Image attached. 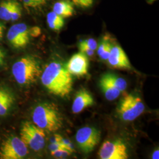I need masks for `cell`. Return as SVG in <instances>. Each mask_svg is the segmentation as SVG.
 Masks as SVG:
<instances>
[{
	"mask_svg": "<svg viewBox=\"0 0 159 159\" xmlns=\"http://www.w3.org/2000/svg\"><path fill=\"white\" fill-rule=\"evenodd\" d=\"M41 81L52 94L60 97L68 96L73 89V78L61 63L52 61L46 66Z\"/></svg>",
	"mask_w": 159,
	"mask_h": 159,
	"instance_id": "cell-1",
	"label": "cell"
},
{
	"mask_svg": "<svg viewBox=\"0 0 159 159\" xmlns=\"http://www.w3.org/2000/svg\"><path fill=\"white\" fill-rule=\"evenodd\" d=\"M33 123L47 132H56L63 126V119L57 106L43 102L37 105L33 111Z\"/></svg>",
	"mask_w": 159,
	"mask_h": 159,
	"instance_id": "cell-2",
	"label": "cell"
},
{
	"mask_svg": "<svg viewBox=\"0 0 159 159\" xmlns=\"http://www.w3.org/2000/svg\"><path fill=\"white\" fill-rule=\"evenodd\" d=\"M12 74L17 83L21 85L34 83L42 74L40 64L33 56L22 57L13 64Z\"/></svg>",
	"mask_w": 159,
	"mask_h": 159,
	"instance_id": "cell-3",
	"label": "cell"
},
{
	"mask_svg": "<svg viewBox=\"0 0 159 159\" xmlns=\"http://www.w3.org/2000/svg\"><path fill=\"white\" fill-rule=\"evenodd\" d=\"M20 139L27 147L39 152L45 146V131L30 121H25L20 129Z\"/></svg>",
	"mask_w": 159,
	"mask_h": 159,
	"instance_id": "cell-4",
	"label": "cell"
},
{
	"mask_svg": "<svg viewBox=\"0 0 159 159\" xmlns=\"http://www.w3.org/2000/svg\"><path fill=\"white\" fill-rule=\"evenodd\" d=\"M144 110V105L139 97L127 94L120 101L117 111L121 119L131 121L139 117Z\"/></svg>",
	"mask_w": 159,
	"mask_h": 159,
	"instance_id": "cell-5",
	"label": "cell"
},
{
	"mask_svg": "<svg viewBox=\"0 0 159 159\" xmlns=\"http://www.w3.org/2000/svg\"><path fill=\"white\" fill-rule=\"evenodd\" d=\"M28 147L20 137H9L0 146V157L2 159H21L29 153Z\"/></svg>",
	"mask_w": 159,
	"mask_h": 159,
	"instance_id": "cell-6",
	"label": "cell"
},
{
	"mask_svg": "<svg viewBox=\"0 0 159 159\" xmlns=\"http://www.w3.org/2000/svg\"><path fill=\"white\" fill-rule=\"evenodd\" d=\"M100 131L93 127L80 129L75 134V140L80 148L86 154L91 152L100 140Z\"/></svg>",
	"mask_w": 159,
	"mask_h": 159,
	"instance_id": "cell-7",
	"label": "cell"
},
{
	"mask_svg": "<svg viewBox=\"0 0 159 159\" xmlns=\"http://www.w3.org/2000/svg\"><path fill=\"white\" fill-rule=\"evenodd\" d=\"M98 154L101 159H127L129 157L125 144L119 140L104 142Z\"/></svg>",
	"mask_w": 159,
	"mask_h": 159,
	"instance_id": "cell-8",
	"label": "cell"
},
{
	"mask_svg": "<svg viewBox=\"0 0 159 159\" xmlns=\"http://www.w3.org/2000/svg\"><path fill=\"white\" fill-rule=\"evenodd\" d=\"M7 37L10 44L14 48H24L30 42V29L24 23L14 24L8 31Z\"/></svg>",
	"mask_w": 159,
	"mask_h": 159,
	"instance_id": "cell-9",
	"label": "cell"
},
{
	"mask_svg": "<svg viewBox=\"0 0 159 159\" xmlns=\"http://www.w3.org/2000/svg\"><path fill=\"white\" fill-rule=\"evenodd\" d=\"M89 66V61L88 57L84 54L80 52L70 58L66 68L71 75L82 77L87 74Z\"/></svg>",
	"mask_w": 159,
	"mask_h": 159,
	"instance_id": "cell-10",
	"label": "cell"
},
{
	"mask_svg": "<svg viewBox=\"0 0 159 159\" xmlns=\"http://www.w3.org/2000/svg\"><path fill=\"white\" fill-rule=\"evenodd\" d=\"M107 60L110 65L114 68L127 70L131 68L125 52L119 46L112 47Z\"/></svg>",
	"mask_w": 159,
	"mask_h": 159,
	"instance_id": "cell-11",
	"label": "cell"
},
{
	"mask_svg": "<svg viewBox=\"0 0 159 159\" xmlns=\"http://www.w3.org/2000/svg\"><path fill=\"white\" fill-rule=\"evenodd\" d=\"M94 104V101L91 94L84 89H81L76 93L74 98L72 106L73 113H79L84 109L93 106Z\"/></svg>",
	"mask_w": 159,
	"mask_h": 159,
	"instance_id": "cell-12",
	"label": "cell"
},
{
	"mask_svg": "<svg viewBox=\"0 0 159 159\" xmlns=\"http://www.w3.org/2000/svg\"><path fill=\"white\" fill-rule=\"evenodd\" d=\"M99 86L105 97L108 101H113L119 96L121 91L117 89L105 77L102 75L99 81Z\"/></svg>",
	"mask_w": 159,
	"mask_h": 159,
	"instance_id": "cell-13",
	"label": "cell"
},
{
	"mask_svg": "<svg viewBox=\"0 0 159 159\" xmlns=\"http://www.w3.org/2000/svg\"><path fill=\"white\" fill-rule=\"evenodd\" d=\"M53 11L63 18H68L73 16L74 7L68 1H60L54 4Z\"/></svg>",
	"mask_w": 159,
	"mask_h": 159,
	"instance_id": "cell-14",
	"label": "cell"
},
{
	"mask_svg": "<svg viewBox=\"0 0 159 159\" xmlns=\"http://www.w3.org/2000/svg\"><path fill=\"white\" fill-rule=\"evenodd\" d=\"M17 0H3L0 3V19L11 21L12 11L17 2Z\"/></svg>",
	"mask_w": 159,
	"mask_h": 159,
	"instance_id": "cell-15",
	"label": "cell"
},
{
	"mask_svg": "<svg viewBox=\"0 0 159 159\" xmlns=\"http://www.w3.org/2000/svg\"><path fill=\"white\" fill-rule=\"evenodd\" d=\"M47 22L50 29L56 31H60L64 25V18L58 16L53 11L47 14Z\"/></svg>",
	"mask_w": 159,
	"mask_h": 159,
	"instance_id": "cell-16",
	"label": "cell"
},
{
	"mask_svg": "<svg viewBox=\"0 0 159 159\" xmlns=\"http://www.w3.org/2000/svg\"><path fill=\"white\" fill-rule=\"evenodd\" d=\"M105 77L107 79L108 81L119 90L123 91L125 90L127 88V82L125 80L121 77H120L116 74L107 73L104 74Z\"/></svg>",
	"mask_w": 159,
	"mask_h": 159,
	"instance_id": "cell-17",
	"label": "cell"
},
{
	"mask_svg": "<svg viewBox=\"0 0 159 159\" xmlns=\"http://www.w3.org/2000/svg\"><path fill=\"white\" fill-rule=\"evenodd\" d=\"M112 46L107 39H104L97 47V54L101 60H107Z\"/></svg>",
	"mask_w": 159,
	"mask_h": 159,
	"instance_id": "cell-18",
	"label": "cell"
},
{
	"mask_svg": "<svg viewBox=\"0 0 159 159\" xmlns=\"http://www.w3.org/2000/svg\"><path fill=\"white\" fill-rule=\"evenodd\" d=\"M14 101L12 95L7 98L0 105V116H4L8 113L9 110L11 107Z\"/></svg>",
	"mask_w": 159,
	"mask_h": 159,
	"instance_id": "cell-19",
	"label": "cell"
},
{
	"mask_svg": "<svg viewBox=\"0 0 159 159\" xmlns=\"http://www.w3.org/2000/svg\"><path fill=\"white\" fill-rule=\"evenodd\" d=\"M22 16V8L21 5L17 2L12 11L11 21H15L20 18Z\"/></svg>",
	"mask_w": 159,
	"mask_h": 159,
	"instance_id": "cell-20",
	"label": "cell"
},
{
	"mask_svg": "<svg viewBox=\"0 0 159 159\" xmlns=\"http://www.w3.org/2000/svg\"><path fill=\"white\" fill-rule=\"evenodd\" d=\"M70 153L68 150L66 149H58L57 150H55L54 152H51V155L57 159H63L66 158L70 155Z\"/></svg>",
	"mask_w": 159,
	"mask_h": 159,
	"instance_id": "cell-21",
	"label": "cell"
},
{
	"mask_svg": "<svg viewBox=\"0 0 159 159\" xmlns=\"http://www.w3.org/2000/svg\"><path fill=\"white\" fill-rule=\"evenodd\" d=\"M75 6L81 8L90 7L94 2V0H70Z\"/></svg>",
	"mask_w": 159,
	"mask_h": 159,
	"instance_id": "cell-22",
	"label": "cell"
},
{
	"mask_svg": "<svg viewBox=\"0 0 159 159\" xmlns=\"http://www.w3.org/2000/svg\"><path fill=\"white\" fill-rule=\"evenodd\" d=\"M24 5L28 7H37L43 5L49 0H23Z\"/></svg>",
	"mask_w": 159,
	"mask_h": 159,
	"instance_id": "cell-23",
	"label": "cell"
},
{
	"mask_svg": "<svg viewBox=\"0 0 159 159\" xmlns=\"http://www.w3.org/2000/svg\"><path fill=\"white\" fill-rule=\"evenodd\" d=\"M80 51L82 53L84 54L87 57H92L94 54V51L90 49L89 47L85 46L81 41L80 42L79 44Z\"/></svg>",
	"mask_w": 159,
	"mask_h": 159,
	"instance_id": "cell-24",
	"label": "cell"
},
{
	"mask_svg": "<svg viewBox=\"0 0 159 159\" xmlns=\"http://www.w3.org/2000/svg\"><path fill=\"white\" fill-rule=\"evenodd\" d=\"M81 42L84 44H85V46H87L88 47H89L90 49L94 51H95L97 49V47H98L97 43L96 41L93 39H89L87 40L81 41Z\"/></svg>",
	"mask_w": 159,
	"mask_h": 159,
	"instance_id": "cell-25",
	"label": "cell"
},
{
	"mask_svg": "<svg viewBox=\"0 0 159 159\" xmlns=\"http://www.w3.org/2000/svg\"><path fill=\"white\" fill-rule=\"evenodd\" d=\"M11 95L12 94L8 90L4 88H0V105Z\"/></svg>",
	"mask_w": 159,
	"mask_h": 159,
	"instance_id": "cell-26",
	"label": "cell"
},
{
	"mask_svg": "<svg viewBox=\"0 0 159 159\" xmlns=\"http://www.w3.org/2000/svg\"><path fill=\"white\" fill-rule=\"evenodd\" d=\"M41 33V30H40V28L35 27L33 28L30 29V36L32 37H38Z\"/></svg>",
	"mask_w": 159,
	"mask_h": 159,
	"instance_id": "cell-27",
	"label": "cell"
},
{
	"mask_svg": "<svg viewBox=\"0 0 159 159\" xmlns=\"http://www.w3.org/2000/svg\"><path fill=\"white\" fill-rule=\"evenodd\" d=\"M62 137L58 134H54L50 138V142L51 143H60V140Z\"/></svg>",
	"mask_w": 159,
	"mask_h": 159,
	"instance_id": "cell-28",
	"label": "cell"
},
{
	"mask_svg": "<svg viewBox=\"0 0 159 159\" xmlns=\"http://www.w3.org/2000/svg\"><path fill=\"white\" fill-rule=\"evenodd\" d=\"M159 156V149H156V150L154 151L153 153L152 154V159H158Z\"/></svg>",
	"mask_w": 159,
	"mask_h": 159,
	"instance_id": "cell-29",
	"label": "cell"
},
{
	"mask_svg": "<svg viewBox=\"0 0 159 159\" xmlns=\"http://www.w3.org/2000/svg\"><path fill=\"white\" fill-rule=\"evenodd\" d=\"M5 56H0V66H1L4 63V59Z\"/></svg>",
	"mask_w": 159,
	"mask_h": 159,
	"instance_id": "cell-30",
	"label": "cell"
},
{
	"mask_svg": "<svg viewBox=\"0 0 159 159\" xmlns=\"http://www.w3.org/2000/svg\"><path fill=\"white\" fill-rule=\"evenodd\" d=\"M4 29H5V26L2 24L0 23V30L3 31V30Z\"/></svg>",
	"mask_w": 159,
	"mask_h": 159,
	"instance_id": "cell-31",
	"label": "cell"
},
{
	"mask_svg": "<svg viewBox=\"0 0 159 159\" xmlns=\"http://www.w3.org/2000/svg\"><path fill=\"white\" fill-rule=\"evenodd\" d=\"M2 35H3V32L2 30H0V40L2 38Z\"/></svg>",
	"mask_w": 159,
	"mask_h": 159,
	"instance_id": "cell-32",
	"label": "cell"
},
{
	"mask_svg": "<svg viewBox=\"0 0 159 159\" xmlns=\"http://www.w3.org/2000/svg\"><path fill=\"white\" fill-rule=\"evenodd\" d=\"M0 56H4V54L1 48H0Z\"/></svg>",
	"mask_w": 159,
	"mask_h": 159,
	"instance_id": "cell-33",
	"label": "cell"
},
{
	"mask_svg": "<svg viewBox=\"0 0 159 159\" xmlns=\"http://www.w3.org/2000/svg\"><path fill=\"white\" fill-rule=\"evenodd\" d=\"M150 1H155V0H150Z\"/></svg>",
	"mask_w": 159,
	"mask_h": 159,
	"instance_id": "cell-34",
	"label": "cell"
}]
</instances>
